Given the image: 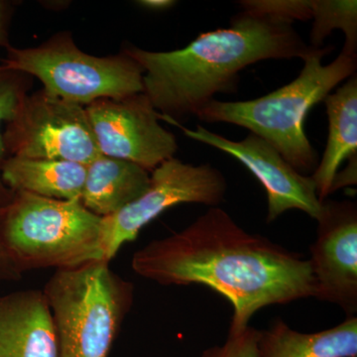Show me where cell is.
<instances>
[{"instance_id": "obj_12", "label": "cell", "mask_w": 357, "mask_h": 357, "mask_svg": "<svg viewBox=\"0 0 357 357\" xmlns=\"http://www.w3.org/2000/svg\"><path fill=\"white\" fill-rule=\"evenodd\" d=\"M0 357H60L43 291L22 290L0 297Z\"/></svg>"}, {"instance_id": "obj_19", "label": "cell", "mask_w": 357, "mask_h": 357, "mask_svg": "<svg viewBox=\"0 0 357 357\" xmlns=\"http://www.w3.org/2000/svg\"><path fill=\"white\" fill-rule=\"evenodd\" d=\"M3 73L4 70L2 69L0 73V163L6 151L3 135L1 133L2 123L3 122L8 123L9 121H13L20 107L21 100L26 96L22 84L18 83L17 79L4 77ZM14 194L15 192L8 189L2 182L1 173H0V208H6L13 201Z\"/></svg>"}, {"instance_id": "obj_6", "label": "cell", "mask_w": 357, "mask_h": 357, "mask_svg": "<svg viewBox=\"0 0 357 357\" xmlns=\"http://www.w3.org/2000/svg\"><path fill=\"white\" fill-rule=\"evenodd\" d=\"M2 69L37 77L49 96L86 105L100 98L143 93V70L124 52L96 57L77 48L68 32L34 48H9Z\"/></svg>"}, {"instance_id": "obj_25", "label": "cell", "mask_w": 357, "mask_h": 357, "mask_svg": "<svg viewBox=\"0 0 357 357\" xmlns=\"http://www.w3.org/2000/svg\"><path fill=\"white\" fill-rule=\"evenodd\" d=\"M2 67H0V73H1Z\"/></svg>"}, {"instance_id": "obj_1", "label": "cell", "mask_w": 357, "mask_h": 357, "mask_svg": "<svg viewBox=\"0 0 357 357\" xmlns=\"http://www.w3.org/2000/svg\"><path fill=\"white\" fill-rule=\"evenodd\" d=\"M138 276L164 286L211 288L234 309L229 333L248 328L256 312L314 297L309 260L243 229L220 206L185 229L134 253Z\"/></svg>"}, {"instance_id": "obj_5", "label": "cell", "mask_w": 357, "mask_h": 357, "mask_svg": "<svg viewBox=\"0 0 357 357\" xmlns=\"http://www.w3.org/2000/svg\"><path fill=\"white\" fill-rule=\"evenodd\" d=\"M1 231L9 255L22 272L70 269L103 260L102 218L86 210L81 199L63 201L15 192L3 208Z\"/></svg>"}, {"instance_id": "obj_4", "label": "cell", "mask_w": 357, "mask_h": 357, "mask_svg": "<svg viewBox=\"0 0 357 357\" xmlns=\"http://www.w3.org/2000/svg\"><path fill=\"white\" fill-rule=\"evenodd\" d=\"M60 357H109L133 304L131 282L98 260L56 270L43 290Z\"/></svg>"}, {"instance_id": "obj_10", "label": "cell", "mask_w": 357, "mask_h": 357, "mask_svg": "<svg viewBox=\"0 0 357 357\" xmlns=\"http://www.w3.org/2000/svg\"><path fill=\"white\" fill-rule=\"evenodd\" d=\"M161 121L177 126L188 137L220 150L238 160L261 183L267 195V222L286 211L299 210L317 220L321 202L311 176L296 171L269 142L249 132L244 139L230 140L203 126L189 129L161 114Z\"/></svg>"}, {"instance_id": "obj_20", "label": "cell", "mask_w": 357, "mask_h": 357, "mask_svg": "<svg viewBox=\"0 0 357 357\" xmlns=\"http://www.w3.org/2000/svg\"><path fill=\"white\" fill-rule=\"evenodd\" d=\"M258 337L259 331L250 326L241 332H229L222 344L208 347L201 357H259Z\"/></svg>"}, {"instance_id": "obj_18", "label": "cell", "mask_w": 357, "mask_h": 357, "mask_svg": "<svg viewBox=\"0 0 357 357\" xmlns=\"http://www.w3.org/2000/svg\"><path fill=\"white\" fill-rule=\"evenodd\" d=\"M239 6L244 13L269 16L291 24L312 20L314 11L312 0H243Z\"/></svg>"}, {"instance_id": "obj_21", "label": "cell", "mask_w": 357, "mask_h": 357, "mask_svg": "<svg viewBox=\"0 0 357 357\" xmlns=\"http://www.w3.org/2000/svg\"><path fill=\"white\" fill-rule=\"evenodd\" d=\"M23 272L13 261L7 250L2 237L1 222H0V281H18L22 278Z\"/></svg>"}, {"instance_id": "obj_24", "label": "cell", "mask_w": 357, "mask_h": 357, "mask_svg": "<svg viewBox=\"0 0 357 357\" xmlns=\"http://www.w3.org/2000/svg\"><path fill=\"white\" fill-rule=\"evenodd\" d=\"M7 14V4L6 2L0 1V45L6 43Z\"/></svg>"}, {"instance_id": "obj_11", "label": "cell", "mask_w": 357, "mask_h": 357, "mask_svg": "<svg viewBox=\"0 0 357 357\" xmlns=\"http://www.w3.org/2000/svg\"><path fill=\"white\" fill-rule=\"evenodd\" d=\"M317 239L309 259L314 298L357 311V206L351 201L321 202Z\"/></svg>"}, {"instance_id": "obj_16", "label": "cell", "mask_w": 357, "mask_h": 357, "mask_svg": "<svg viewBox=\"0 0 357 357\" xmlns=\"http://www.w3.org/2000/svg\"><path fill=\"white\" fill-rule=\"evenodd\" d=\"M86 171L77 162L13 156L0 167L2 182L11 191L63 201L81 199Z\"/></svg>"}, {"instance_id": "obj_14", "label": "cell", "mask_w": 357, "mask_h": 357, "mask_svg": "<svg viewBox=\"0 0 357 357\" xmlns=\"http://www.w3.org/2000/svg\"><path fill=\"white\" fill-rule=\"evenodd\" d=\"M328 135L323 158L311 176L319 201L328 199L344 160L357 155V77L354 75L326 96Z\"/></svg>"}, {"instance_id": "obj_7", "label": "cell", "mask_w": 357, "mask_h": 357, "mask_svg": "<svg viewBox=\"0 0 357 357\" xmlns=\"http://www.w3.org/2000/svg\"><path fill=\"white\" fill-rule=\"evenodd\" d=\"M227 182L210 164L194 165L171 158L155 168L146 191L115 215L102 218L103 260L112 261L119 249L135 241L143 227L164 211L182 204L218 206L225 201Z\"/></svg>"}, {"instance_id": "obj_13", "label": "cell", "mask_w": 357, "mask_h": 357, "mask_svg": "<svg viewBox=\"0 0 357 357\" xmlns=\"http://www.w3.org/2000/svg\"><path fill=\"white\" fill-rule=\"evenodd\" d=\"M149 184L142 167L100 154L86 165L81 202L98 217H109L139 198Z\"/></svg>"}, {"instance_id": "obj_8", "label": "cell", "mask_w": 357, "mask_h": 357, "mask_svg": "<svg viewBox=\"0 0 357 357\" xmlns=\"http://www.w3.org/2000/svg\"><path fill=\"white\" fill-rule=\"evenodd\" d=\"M8 123L4 145L13 157L86 166L100 155L84 107L59 100L43 89L26 95Z\"/></svg>"}, {"instance_id": "obj_17", "label": "cell", "mask_w": 357, "mask_h": 357, "mask_svg": "<svg viewBox=\"0 0 357 357\" xmlns=\"http://www.w3.org/2000/svg\"><path fill=\"white\" fill-rule=\"evenodd\" d=\"M312 6L310 47L323 48L325 40L333 30L340 29L345 37L342 53L357 55L356 0H312Z\"/></svg>"}, {"instance_id": "obj_2", "label": "cell", "mask_w": 357, "mask_h": 357, "mask_svg": "<svg viewBox=\"0 0 357 357\" xmlns=\"http://www.w3.org/2000/svg\"><path fill=\"white\" fill-rule=\"evenodd\" d=\"M293 24L241 11L229 28L202 33L185 48L124 53L143 70V93L155 109L178 122L197 116L220 93H234L239 74L266 60H304L312 51Z\"/></svg>"}, {"instance_id": "obj_23", "label": "cell", "mask_w": 357, "mask_h": 357, "mask_svg": "<svg viewBox=\"0 0 357 357\" xmlns=\"http://www.w3.org/2000/svg\"><path fill=\"white\" fill-rule=\"evenodd\" d=\"M138 6L150 9V10H166L175 6L177 2L173 0H141L137 1Z\"/></svg>"}, {"instance_id": "obj_15", "label": "cell", "mask_w": 357, "mask_h": 357, "mask_svg": "<svg viewBox=\"0 0 357 357\" xmlns=\"http://www.w3.org/2000/svg\"><path fill=\"white\" fill-rule=\"evenodd\" d=\"M259 357H357V318L318 333L293 330L282 319L259 331Z\"/></svg>"}, {"instance_id": "obj_9", "label": "cell", "mask_w": 357, "mask_h": 357, "mask_svg": "<svg viewBox=\"0 0 357 357\" xmlns=\"http://www.w3.org/2000/svg\"><path fill=\"white\" fill-rule=\"evenodd\" d=\"M84 109L100 154L152 172L177 153L176 136L160 123L161 114L143 93L121 100L100 98Z\"/></svg>"}, {"instance_id": "obj_3", "label": "cell", "mask_w": 357, "mask_h": 357, "mask_svg": "<svg viewBox=\"0 0 357 357\" xmlns=\"http://www.w3.org/2000/svg\"><path fill=\"white\" fill-rule=\"evenodd\" d=\"M332 51V46L312 49L303 60L299 76L266 96L243 102L213 100L197 117L206 123H229L248 129L276 148L300 174L314 172L319 153L305 131L307 114L356 74L357 55L340 52L331 64L324 65L323 58Z\"/></svg>"}, {"instance_id": "obj_22", "label": "cell", "mask_w": 357, "mask_h": 357, "mask_svg": "<svg viewBox=\"0 0 357 357\" xmlns=\"http://www.w3.org/2000/svg\"><path fill=\"white\" fill-rule=\"evenodd\" d=\"M347 161L349 164L345 170L337 172L333 178L331 194L345 185H356L357 155L351 157Z\"/></svg>"}]
</instances>
